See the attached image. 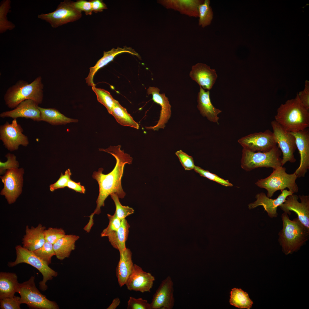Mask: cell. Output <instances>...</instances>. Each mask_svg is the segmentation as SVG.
<instances>
[{"label":"cell","mask_w":309,"mask_h":309,"mask_svg":"<svg viewBox=\"0 0 309 309\" xmlns=\"http://www.w3.org/2000/svg\"><path fill=\"white\" fill-rule=\"evenodd\" d=\"M121 145L110 146L106 149L99 148V150L109 153L116 159L115 166L112 171L107 174L102 173L104 169H99L97 171L93 173L92 177L97 181L99 186V193L96 201V207L89 216L88 225H94V216L101 213V208L104 206V201L109 195L112 193H116L119 198L122 199L126 193L122 189L121 179L123 176L124 166L126 164H131L133 159L130 155L125 153L120 149Z\"/></svg>","instance_id":"cell-1"},{"label":"cell","mask_w":309,"mask_h":309,"mask_svg":"<svg viewBox=\"0 0 309 309\" xmlns=\"http://www.w3.org/2000/svg\"><path fill=\"white\" fill-rule=\"evenodd\" d=\"M275 120L286 131L296 132L309 126V112L303 105L297 95L287 100L278 108Z\"/></svg>","instance_id":"cell-2"},{"label":"cell","mask_w":309,"mask_h":309,"mask_svg":"<svg viewBox=\"0 0 309 309\" xmlns=\"http://www.w3.org/2000/svg\"><path fill=\"white\" fill-rule=\"evenodd\" d=\"M281 218L282 228L279 232L278 239L282 251L287 255L298 251L308 240L309 229L298 217L291 220L288 214L284 212Z\"/></svg>","instance_id":"cell-3"},{"label":"cell","mask_w":309,"mask_h":309,"mask_svg":"<svg viewBox=\"0 0 309 309\" xmlns=\"http://www.w3.org/2000/svg\"><path fill=\"white\" fill-rule=\"evenodd\" d=\"M43 87L40 76L29 84L19 80L7 90L4 96L5 104L8 108L14 109L22 101L31 99L38 105L42 102Z\"/></svg>","instance_id":"cell-4"},{"label":"cell","mask_w":309,"mask_h":309,"mask_svg":"<svg viewBox=\"0 0 309 309\" xmlns=\"http://www.w3.org/2000/svg\"><path fill=\"white\" fill-rule=\"evenodd\" d=\"M282 153L277 146L267 152H253L243 148L241 167L246 171L262 167L275 169L282 166Z\"/></svg>","instance_id":"cell-5"},{"label":"cell","mask_w":309,"mask_h":309,"mask_svg":"<svg viewBox=\"0 0 309 309\" xmlns=\"http://www.w3.org/2000/svg\"><path fill=\"white\" fill-rule=\"evenodd\" d=\"M295 172L288 174L286 168L281 166L273 169L272 172L267 177L258 179L255 184L258 187L265 189L267 192V196L271 198L276 192L288 188L294 193H297L299 188L296 183L297 178Z\"/></svg>","instance_id":"cell-6"},{"label":"cell","mask_w":309,"mask_h":309,"mask_svg":"<svg viewBox=\"0 0 309 309\" xmlns=\"http://www.w3.org/2000/svg\"><path fill=\"white\" fill-rule=\"evenodd\" d=\"M16 257L13 262H9L8 266L13 267L21 263H25L35 268L41 274L43 279L39 283V288L44 291L47 289L46 283L47 281L52 280L57 276L58 273L50 267L46 263L36 256L33 251L24 248L20 245L15 247Z\"/></svg>","instance_id":"cell-7"},{"label":"cell","mask_w":309,"mask_h":309,"mask_svg":"<svg viewBox=\"0 0 309 309\" xmlns=\"http://www.w3.org/2000/svg\"><path fill=\"white\" fill-rule=\"evenodd\" d=\"M35 277L31 276L29 280L19 283L17 292L20 295L21 304H25L30 308L39 309H58L56 302L48 299L37 288Z\"/></svg>","instance_id":"cell-8"},{"label":"cell","mask_w":309,"mask_h":309,"mask_svg":"<svg viewBox=\"0 0 309 309\" xmlns=\"http://www.w3.org/2000/svg\"><path fill=\"white\" fill-rule=\"evenodd\" d=\"M73 2L64 0L60 3L54 11L39 15L38 17L49 23L53 28L76 21L81 17L82 14L81 11L75 7Z\"/></svg>","instance_id":"cell-9"},{"label":"cell","mask_w":309,"mask_h":309,"mask_svg":"<svg viewBox=\"0 0 309 309\" xmlns=\"http://www.w3.org/2000/svg\"><path fill=\"white\" fill-rule=\"evenodd\" d=\"M24 171L22 168L12 169L0 176L4 184L0 195L5 196L9 204L15 202L22 193Z\"/></svg>","instance_id":"cell-10"},{"label":"cell","mask_w":309,"mask_h":309,"mask_svg":"<svg viewBox=\"0 0 309 309\" xmlns=\"http://www.w3.org/2000/svg\"><path fill=\"white\" fill-rule=\"evenodd\" d=\"M23 131L16 119H13L10 124L7 121L0 126V139L7 149L15 151L20 145L27 146L29 144L28 137L23 133Z\"/></svg>","instance_id":"cell-11"},{"label":"cell","mask_w":309,"mask_h":309,"mask_svg":"<svg viewBox=\"0 0 309 309\" xmlns=\"http://www.w3.org/2000/svg\"><path fill=\"white\" fill-rule=\"evenodd\" d=\"M271 124L276 142L283 154L282 166L288 162L295 163L296 159L294 154L297 147L294 136L286 131L275 120L271 122Z\"/></svg>","instance_id":"cell-12"},{"label":"cell","mask_w":309,"mask_h":309,"mask_svg":"<svg viewBox=\"0 0 309 309\" xmlns=\"http://www.w3.org/2000/svg\"><path fill=\"white\" fill-rule=\"evenodd\" d=\"M238 142L243 148L253 152H268L277 144L273 132L269 130L250 134L241 137Z\"/></svg>","instance_id":"cell-13"},{"label":"cell","mask_w":309,"mask_h":309,"mask_svg":"<svg viewBox=\"0 0 309 309\" xmlns=\"http://www.w3.org/2000/svg\"><path fill=\"white\" fill-rule=\"evenodd\" d=\"M279 207L284 212L290 215L295 212L300 221L309 229V196L293 194L287 197Z\"/></svg>","instance_id":"cell-14"},{"label":"cell","mask_w":309,"mask_h":309,"mask_svg":"<svg viewBox=\"0 0 309 309\" xmlns=\"http://www.w3.org/2000/svg\"><path fill=\"white\" fill-rule=\"evenodd\" d=\"M173 283L170 276L161 282L153 296L151 309H172L174 305Z\"/></svg>","instance_id":"cell-15"},{"label":"cell","mask_w":309,"mask_h":309,"mask_svg":"<svg viewBox=\"0 0 309 309\" xmlns=\"http://www.w3.org/2000/svg\"><path fill=\"white\" fill-rule=\"evenodd\" d=\"M155 280L151 273L144 271L140 267L134 264L125 285L130 291L150 292Z\"/></svg>","instance_id":"cell-16"},{"label":"cell","mask_w":309,"mask_h":309,"mask_svg":"<svg viewBox=\"0 0 309 309\" xmlns=\"http://www.w3.org/2000/svg\"><path fill=\"white\" fill-rule=\"evenodd\" d=\"M293 194L294 193L292 191L285 189L281 191V193L276 199H273L267 197L265 193L261 192L256 195V200L249 204L248 207L251 209L262 206L269 217L272 218H276L278 215V207L284 202L287 196Z\"/></svg>","instance_id":"cell-17"},{"label":"cell","mask_w":309,"mask_h":309,"mask_svg":"<svg viewBox=\"0 0 309 309\" xmlns=\"http://www.w3.org/2000/svg\"><path fill=\"white\" fill-rule=\"evenodd\" d=\"M290 132L295 138L297 148L300 156L299 166L294 172L297 178L304 177L309 169V131L305 129Z\"/></svg>","instance_id":"cell-18"},{"label":"cell","mask_w":309,"mask_h":309,"mask_svg":"<svg viewBox=\"0 0 309 309\" xmlns=\"http://www.w3.org/2000/svg\"><path fill=\"white\" fill-rule=\"evenodd\" d=\"M160 91L158 88L153 86H150L147 90L148 95L151 94L153 100L161 107L160 118L157 124L154 126L145 127L147 129L155 131L158 130L160 128L163 129L171 116V106L168 98L166 96L165 93L160 94Z\"/></svg>","instance_id":"cell-19"},{"label":"cell","mask_w":309,"mask_h":309,"mask_svg":"<svg viewBox=\"0 0 309 309\" xmlns=\"http://www.w3.org/2000/svg\"><path fill=\"white\" fill-rule=\"evenodd\" d=\"M38 105L34 100L27 99L20 102L13 110L3 112L0 114L2 118L11 117L29 118L34 121H40V112Z\"/></svg>","instance_id":"cell-20"},{"label":"cell","mask_w":309,"mask_h":309,"mask_svg":"<svg viewBox=\"0 0 309 309\" xmlns=\"http://www.w3.org/2000/svg\"><path fill=\"white\" fill-rule=\"evenodd\" d=\"M189 76L203 89L209 91L215 83L217 76L215 69L205 64L199 63L193 66Z\"/></svg>","instance_id":"cell-21"},{"label":"cell","mask_w":309,"mask_h":309,"mask_svg":"<svg viewBox=\"0 0 309 309\" xmlns=\"http://www.w3.org/2000/svg\"><path fill=\"white\" fill-rule=\"evenodd\" d=\"M124 52L128 53L135 55L140 58V55L134 49L130 47H127L126 46H124L123 48L119 47H118L116 49L113 48L108 51H104L103 56L97 61L94 66L89 68V73L86 78V82L88 85L92 87L95 86L93 79L96 72L99 69L112 61L116 56Z\"/></svg>","instance_id":"cell-22"},{"label":"cell","mask_w":309,"mask_h":309,"mask_svg":"<svg viewBox=\"0 0 309 309\" xmlns=\"http://www.w3.org/2000/svg\"><path fill=\"white\" fill-rule=\"evenodd\" d=\"M202 0H161L158 2L167 9H171L189 17H199L198 7Z\"/></svg>","instance_id":"cell-23"},{"label":"cell","mask_w":309,"mask_h":309,"mask_svg":"<svg viewBox=\"0 0 309 309\" xmlns=\"http://www.w3.org/2000/svg\"><path fill=\"white\" fill-rule=\"evenodd\" d=\"M46 227L39 223L36 227H25V234L22 239L23 247L31 251L41 247L45 241L44 232Z\"/></svg>","instance_id":"cell-24"},{"label":"cell","mask_w":309,"mask_h":309,"mask_svg":"<svg viewBox=\"0 0 309 309\" xmlns=\"http://www.w3.org/2000/svg\"><path fill=\"white\" fill-rule=\"evenodd\" d=\"M200 88L197 96V107L200 113L209 121L218 124L219 118L218 115L222 110L215 108L212 104L209 91H205L200 86Z\"/></svg>","instance_id":"cell-25"},{"label":"cell","mask_w":309,"mask_h":309,"mask_svg":"<svg viewBox=\"0 0 309 309\" xmlns=\"http://www.w3.org/2000/svg\"><path fill=\"white\" fill-rule=\"evenodd\" d=\"M134 265L132 253L130 249L126 248L120 254V260L116 270V276L120 287L125 285L132 272Z\"/></svg>","instance_id":"cell-26"},{"label":"cell","mask_w":309,"mask_h":309,"mask_svg":"<svg viewBox=\"0 0 309 309\" xmlns=\"http://www.w3.org/2000/svg\"><path fill=\"white\" fill-rule=\"evenodd\" d=\"M79 238L77 235L66 234L58 239L53 245L56 258L62 260L68 258L71 252L75 249L76 242Z\"/></svg>","instance_id":"cell-27"},{"label":"cell","mask_w":309,"mask_h":309,"mask_svg":"<svg viewBox=\"0 0 309 309\" xmlns=\"http://www.w3.org/2000/svg\"><path fill=\"white\" fill-rule=\"evenodd\" d=\"M18 277L14 273H0V299L15 296L19 284Z\"/></svg>","instance_id":"cell-28"},{"label":"cell","mask_w":309,"mask_h":309,"mask_svg":"<svg viewBox=\"0 0 309 309\" xmlns=\"http://www.w3.org/2000/svg\"><path fill=\"white\" fill-rule=\"evenodd\" d=\"M130 227L127 221L124 219L122 220L118 230L111 233L107 237L111 245L118 250L120 254L126 248V242L128 237Z\"/></svg>","instance_id":"cell-29"},{"label":"cell","mask_w":309,"mask_h":309,"mask_svg":"<svg viewBox=\"0 0 309 309\" xmlns=\"http://www.w3.org/2000/svg\"><path fill=\"white\" fill-rule=\"evenodd\" d=\"M40 112V121L46 122L53 125L66 124L71 122H77L78 120L67 117L57 109L44 108L38 106Z\"/></svg>","instance_id":"cell-30"},{"label":"cell","mask_w":309,"mask_h":309,"mask_svg":"<svg viewBox=\"0 0 309 309\" xmlns=\"http://www.w3.org/2000/svg\"><path fill=\"white\" fill-rule=\"evenodd\" d=\"M111 114L114 117L118 123L122 126H128L136 129L139 128L138 124L128 112L126 109L116 100L112 107Z\"/></svg>","instance_id":"cell-31"},{"label":"cell","mask_w":309,"mask_h":309,"mask_svg":"<svg viewBox=\"0 0 309 309\" xmlns=\"http://www.w3.org/2000/svg\"><path fill=\"white\" fill-rule=\"evenodd\" d=\"M230 304L239 308H250L253 303L248 294L241 289L233 288L230 292Z\"/></svg>","instance_id":"cell-32"},{"label":"cell","mask_w":309,"mask_h":309,"mask_svg":"<svg viewBox=\"0 0 309 309\" xmlns=\"http://www.w3.org/2000/svg\"><path fill=\"white\" fill-rule=\"evenodd\" d=\"M209 0H205L199 6V25L203 28L210 25L213 18V12Z\"/></svg>","instance_id":"cell-33"},{"label":"cell","mask_w":309,"mask_h":309,"mask_svg":"<svg viewBox=\"0 0 309 309\" xmlns=\"http://www.w3.org/2000/svg\"><path fill=\"white\" fill-rule=\"evenodd\" d=\"M10 0L2 1L0 6V33H3L7 30H11L15 27L12 23L9 21L7 15L11 8Z\"/></svg>","instance_id":"cell-34"},{"label":"cell","mask_w":309,"mask_h":309,"mask_svg":"<svg viewBox=\"0 0 309 309\" xmlns=\"http://www.w3.org/2000/svg\"><path fill=\"white\" fill-rule=\"evenodd\" d=\"M93 90L96 95L98 101L104 105L108 112L111 114L112 107L116 100L108 91L101 88L92 87Z\"/></svg>","instance_id":"cell-35"},{"label":"cell","mask_w":309,"mask_h":309,"mask_svg":"<svg viewBox=\"0 0 309 309\" xmlns=\"http://www.w3.org/2000/svg\"><path fill=\"white\" fill-rule=\"evenodd\" d=\"M33 251L48 265L51 263L52 257L55 255L53 244L46 241L41 247Z\"/></svg>","instance_id":"cell-36"},{"label":"cell","mask_w":309,"mask_h":309,"mask_svg":"<svg viewBox=\"0 0 309 309\" xmlns=\"http://www.w3.org/2000/svg\"><path fill=\"white\" fill-rule=\"evenodd\" d=\"M110 195L115 205V213L120 220H122L125 219L126 217L134 213V210L132 208L128 206H123L121 204L116 193H112Z\"/></svg>","instance_id":"cell-37"},{"label":"cell","mask_w":309,"mask_h":309,"mask_svg":"<svg viewBox=\"0 0 309 309\" xmlns=\"http://www.w3.org/2000/svg\"><path fill=\"white\" fill-rule=\"evenodd\" d=\"M194 170L201 176L207 178L223 185L226 187H231L233 186V184L228 181L221 178L217 175L207 170H205L200 167L195 166Z\"/></svg>","instance_id":"cell-38"},{"label":"cell","mask_w":309,"mask_h":309,"mask_svg":"<svg viewBox=\"0 0 309 309\" xmlns=\"http://www.w3.org/2000/svg\"><path fill=\"white\" fill-rule=\"evenodd\" d=\"M45 241L54 244L58 239L66 235L64 230L62 228L50 227L45 229L44 232Z\"/></svg>","instance_id":"cell-39"},{"label":"cell","mask_w":309,"mask_h":309,"mask_svg":"<svg viewBox=\"0 0 309 309\" xmlns=\"http://www.w3.org/2000/svg\"><path fill=\"white\" fill-rule=\"evenodd\" d=\"M109 223L107 227L103 230L101 234L102 237H108L111 233L118 230L121 223L122 220L114 213L113 215L107 214Z\"/></svg>","instance_id":"cell-40"},{"label":"cell","mask_w":309,"mask_h":309,"mask_svg":"<svg viewBox=\"0 0 309 309\" xmlns=\"http://www.w3.org/2000/svg\"><path fill=\"white\" fill-rule=\"evenodd\" d=\"M5 157L7 159L6 161L4 162L0 161V175L4 174L7 170L18 168L19 167V163L16 160L15 155L9 152L6 155Z\"/></svg>","instance_id":"cell-41"},{"label":"cell","mask_w":309,"mask_h":309,"mask_svg":"<svg viewBox=\"0 0 309 309\" xmlns=\"http://www.w3.org/2000/svg\"><path fill=\"white\" fill-rule=\"evenodd\" d=\"M20 297L14 296L9 298L0 299V307L1 309H20L22 304Z\"/></svg>","instance_id":"cell-42"},{"label":"cell","mask_w":309,"mask_h":309,"mask_svg":"<svg viewBox=\"0 0 309 309\" xmlns=\"http://www.w3.org/2000/svg\"><path fill=\"white\" fill-rule=\"evenodd\" d=\"M183 167L186 170L194 169L195 167L193 157L180 150L175 152Z\"/></svg>","instance_id":"cell-43"},{"label":"cell","mask_w":309,"mask_h":309,"mask_svg":"<svg viewBox=\"0 0 309 309\" xmlns=\"http://www.w3.org/2000/svg\"><path fill=\"white\" fill-rule=\"evenodd\" d=\"M71 175L72 173L70 169H67L64 174L61 173L59 179L55 183L50 185V191L52 192L56 189L67 187L68 181L71 179Z\"/></svg>","instance_id":"cell-44"},{"label":"cell","mask_w":309,"mask_h":309,"mask_svg":"<svg viewBox=\"0 0 309 309\" xmlns=\"http://www.w3.org/2000/svg\"><path fill=\"white\" fill-rule=\"evenodd\" d=\"M128 309H151L150 304L141 298L130 297L127 302Z\"/></svg>","instance_id":"cell-45"},{"label":"cell","mask_w":309,"mask_h":309,"mask_svg":"<svg viewBox=\"0 0 309 309\" xmlns=\"http://www.w3.org/2000/svg\"><path fill=\"white\" fill-rule=\"evenodd\" d=\"M73 4L77 9L81 12L84 11L86 15L92 14L93 11L90 1L79 0L75 2H74Z\"/></svg>","instance_id":"cell-46"},{"label":"cell","mask_w":309,"mask_h":309,"mask_svg":"<svg viewBox=\"0 0 309 309\" xmlns=\"http://www.w3.org/2000/svg\"><path fill=\"white\" fill-rule=\"evenodd\" d=\"M297 95L301 102L304 107L309 110V82L306 80L303 90L300 91Z\"/></svg>","instance_id":"cell-47"},{"label":"cell","mask_w":309,"mask_h":309,"mask_svg":"<svg viewBox=\"0 0 309 309\" xmlns=\"http://www.w3.org/2000/svg\"><path fill=\"white\" fill-rule=\"evenodd\" d=\"M92 5L93 11L95 13L101 12L104 9H107L106 4L101 0H92L90 1Z\"/></svg>","instance_id":"cell-48"},{"label":"cell","mask_w":309,"mask_h":309,"mask_svg":"<svg viewBox=\"0 0 309 309\" xmlns=\"http://www.w3.org/2000/svg\"><path fill=\"white\" fill-rule=\"evenodd\" d=\"M67 187L76 191L84 194L85 191L84 187L82 185L80 182H76L70 179L68 181Z\"/></svg>","instance_id":"cell-49"},{"label":"cell","mask_w":309,"mask_h":309,"mask_svg":"<svg viewBox=\"0 0 309 309\" xmlns=\"http://www.w3.org/2000/svg\"><path fill=\"white\" fill-rule=\"evenodd\" d=\"M120 300L119 298L117 297L114 299L111 304L107 308V309H115L119 305Z\"/></svg>","instance_id":"cell-50"}]
</instances>
